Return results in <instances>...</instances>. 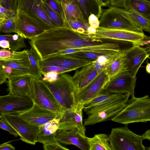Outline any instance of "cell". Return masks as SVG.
<instances>
[{
    "label": "cell",
    "mask_w": 150,
    "mask_h": 150,
    "mask_svg": "<svg viewBox=\"0 0 150 150\" xmlns=\"http://www.w3.org/2000/svg\"><path fill=\"white\" fill-rule=\"evenodd\" d=\"M109 79L104 69L85 87L76 93L78 107L83 109L84 104L94 98L103 91Z\"/></svg>",
    "instance_id": "cell-13"
},
{
    "label": "cell",
    "mask_w": 150,
    "mask_h": 150,
    "mask_svg": "<svg viewBox=\"0 0 150 150\" xmlns=\"http://www.w3.org/2000/svg\"><path fill=\"white\" fill-rule=\"evenodd\" d=\"M0 47L3 49L10 50V45L8 41L6 40L0 41Z\"/></svg>",
    "instance_id": "cell-48"
},
{
    "label": "cell",
    "mask_w": 150,
    "mask_h": 150,
    "mask_svg": "<svg viewBox=\"0 0 150 150\" xmlns=\"http://www.w3.org/2000/svg\"><path fill=\"white\" fill-rule=\"evenodd\" d=\"M87 139L89 150H112L108 136L105 134H95L93 137Z\"/></svg>",
    "instance_id": "cell-31"
},
{
    "label": "cell",
    "mask_w": 150,
    "mask_h": 150,
    "mask_svg": "<svg viewBox=\"0 0 150 150\" xmlns=\"http://www.w3.org/2000/svg\"><path fill=\"white\" fill-rule=\"evenodd\" d=\"M15 17L6 19L4 21L0 27V32L5 33H16Z\"/></svg>",
    "instance_id": "cell-36"
},
{
    "label": "cell",
    "mask_w": 150,
    "mask_h": 150,
    "mask_svg": "<svg viewBox=\"0 0 150 150\" xmlns=\"http://www.w3.org/2000/svg\"><path fill=\"white\" fill-rule=\"evenodd\" d=\"M13 52L9 50L5 49H0V59H6L11 57Z\"/></svg>",
    "instance_id": "cell-45"
},
{
    "label": "cell",
    "mask_w": 150,
    "mask_h": 150,
    "mask_svg": "<svg viewBox=\"0 0 150 150\" xmlns=\"http://www.w3.org/2000/svg\"><path fill=\"white\" fill-rule=\"evenodd\" d=\"M90 27L96 29L99 27V21L98 18L94 14H91L88 18Z\"/></svg>",
    "instance_id": "cell-43"
},
{
    "label": "cell",
    "mask_w": 150,
    "mask_h": 150,
    "mask_svg": "<svg viewBox=\"0 0 150 150\" xmlns=\"http://www.w3.org/2000/svg\"><path fill=\"white\" fill-rule=\"evenodd\" d=\"M112 128L108 139L112 150H150L143 144L144 139L131 131L127 125Z\"/></svg>",
    "instance_id": "cell-5"
},
{
    "label": "cell",
    "mask_w": 150,
    "mask_h": 150,
    "mask_svg": "<svg viewBox=\"0 0 150 150\" xmlns=\"http://www.w3.org/2000/svg\"><path fill=\"white\" fill-rule=\"evenodd\" d=\"M30 97L34 103L62 115L63 108L43 81L32 77Z\"/></svg>",
    "instance_id": "cell-7"
},
{
    "label": "cell",
    "mask_w": 150,
    "mask_h": 150,
    "mask_svg": "<svg viewBox=\"0 0 150 150\" xmlns=\"http://www.w3.org/2000/svg\"><path fill=\"white\" fill-rule=\"evenodd\" d=\"M125 125L150 120V98L148 95L128 99L124 109L111 120Z\"/></svg>",
    "instance_id": "cell-2"
},
{
    "label": "cell",
    "mask_w": 150,
    "mask_h": 150,
    "mask_svg": "<svg viewBox=\"0 0 150 150\" xmlns=\"http://www.w3.org/2000/svg\"><path fill=\"white\" fill-rule=\"evenodd\" d=\"M128 14L130 17L143 30L150 33V19L142 16L132 10L128 11Z\"/></svg>",
    "instance_id": "cell-33"
},
{
    "label": "cell",
    "mask_w": 150,
    "mask_h": 150,
    "mask_svg": "<svg viewBox=\"0 0 150 150\" xmlns=\"http://www.w3.org/2000/svg\"><path fill=\"white\" fill-rule=\"evenodd\" d=\"M18 115L29 123L38 127L61 116L58 113L43 108L34 103L30 109Z\"/></svg>",
    "instance_id": "cell-15"
},
{
    "label": "cell",
    "mask_w": 150,
    "mask_h": 150,
    "mask_svg": "<svg viewBox=\"0 0 150 150\" xmlns=\"http://www.w3.org/2000/svg\"><path fill=\"white\" fill-rule=\"evenodd\" d=\"M32 77L30 74H28L8 78L7 90L8 94L30 97Z\"/></svg>",
    "instance_id": "cell-21"
},
{
    "label": "cell",
    "mask_w": 150,
    "mask_h": 150,
    "mask_svg": "<svg viewBox=\"0 0 150 150\" xmlns=\"http://www.w3.org/2000/svg\"><path fill=\"white\" fill-rule=\"evenodd\" d=\"M58 0L60 2H61L62 1H64V0Z\"/></svg>",
    "instance_id": "cell-55"
},
{
    "label": "cell",
    "mask_w": 150,
    "mask_h": 150,
    "mask_svg": "<svg viewBox=\"0 0 150 150\" xmlns=\"http://www.w3.org/2000/svg\"><path fill=\"white\" fill-rule=\"evenodd\" d=\"M124 51L112 56L107 64L104 70L109 79L119 73L127 70V63Z\"/></svg>",
    "instance_id": "cell-24"
},
{
    "label": "cell",
    "mask_w": 150,
    "mask_h": 150,
    "mask_svg": "<svg viewBox=\"0 0 150 150\" xmlns=\"http://www.w3.org/2000/svg\"><path fill=\"white\" fill-rule=\"evenodd\" d=\"M0 128L8 132L10 134L16 137L19 135L17 132L10 125L0 120Z\"/></svg>",
    "instance_id": "cell-42"
},
{
    "label": "cell",
    "mask_w": 150,
    "mask_h": 150,
    "mask_svg": "<svg viewBox=\"0 0 150 150\" xmlns=\"http://www.w3.org/2000/svg\"><path fill=\"white\" fill-rule=\"evenodd\" d=\"M127 101L104 108L88 115V117L84 120V125H92L97 123L111 120L124 109Z\"/></svg>",
    "instance_id": "cell-20"
},
{
    "label": "cell",
    "mask_w": 150,
    "mask_h": 150,
    "mask_svg": "<svg viewBox=\"0 0 150 150\" xmlns=\"http://www.w3.org/2000/svg\"><path fill=\"white\" fill-rule=\"evenodd\" d=\"M43 81L63 110L78 109L77 91L71 76L65 73L54 82Z\"/></svg>",
    "instance_id": "cell-3"
},
{
    "label": "cell",
    "mask_w": 150,
    "mask_h": 150,
    "mask_svg": "<svg viewBox=\"0 0 150 150\" xmlns=\"http://www.w3.org/2000/svg\"><path fill=\"white\" fill-rule=\"evenodd\" d=\"M67 27L71 28L79 33L87 34V30L90 25L88 22L76 21L66 19Z\"/></svg>",
    "instance_id": "cell-34"
},
{
    "label": "cell",
    "mask_w": 150,
    "mask_h": 150,
    "mask_svg": "<svg viewBox=\"0 0 150 150\" xmlns=\"http://www.w3.org/2000/svg\"><path fill=\"white\" fill-rule=\"evenodd\" d=\"M136 80V76L125 70L110 79L103 90L109 93L127 94L132 97L134 96Z\"/></svg>",
    "instance_id": "cell-11"
},
{
    "label": "cell",
    "mask_w": 150,
    "mask_h": 150,
    "mask_svg": "<svg viewBox=\"0 0 150 150\" xmlns=\"http://www.w3.org/2000/svg\"><path fill=\"white\" fill-rule=\"evenodd\" d=\"M146 70L147 72L149 74L150 73V64L148 63L147 64L146 67Z\"/></svg>",
    "instance_id": "cell-53"
},
{
    "label": "cell",
    "mask_w": 150,
    "mask_h": 150,
    "mask_svg": "<svg viewBox=\"0 0 150 150\" xmlns=\"http://www.w3.org/2000/svg\"><path fill=\"white\" fill-rule=\"evenodd\" d=\"M78 5L85 19L88 20L92 14L99 19L103 12L102 6L97 0H74Z\"/></svg>",
    "instance_id": "cell-28"
},
{
    "label": "cell",
    "mask_w": 150,
    "mask_h": 150,
    "mask_svg": "<svg viewBox=\"0 0 150 150\" xmlns=\"http://www.w3.org/2000/svg\"><path fill=\"white\" fill-rule=\"evenodd\" d=\"M144 139H146L150 140V130L146 131L142 135Z\"/></svg>",
    "instance_id": "cell-51"
},
{
    "label": "cell",
    "mask_w": 150,
    "mask_h": 150,
    "mask_svg": "<svg viewBox=\"0 0 150 150\" xmlns=\"http://www.w3.org/2000/svg\"><path fill=\"white\" fill-rule=\"evenodd\" d=\"M123 8L127 11L132 10L150 19V3L142 0H127Z\"/></svg>",
    "instance_id": "cell-29"
},
{
    "label": "cell",
    "mask_w": 150,
    "mask_h": 150,
    "mask_svg": "<svg viewBox=\"0 0 150 150\" xmlns=\"http://www.w3.org/2000/svg\"><path fill=\"white\" fill-rule=\"evenodd\" d=\"M91 35L99 39L126 42L139 46L146 43L148 40V37L144 33L100 27L96 29L94 34Z\"/></svg>",
    "instance_id": "cell-9"
},
{
    "label": "cell",
    "mask_w": 150,
    "mask_h": 150,
    "mask_svg": "<svg viewBox=\"0 0 150 150\" xmlns=\"http://www.w3.org/2000/svg\"><path fill=\"white\" fill-rule=\"evenodd\" d=\"M60 117L54 118L39 127L37 142L43 144L56 139Z\"/></svg>",
    "instance_id": "cell-25"
},
{
    "label": "cell",
    "mask_w": 150,
    "mask_h": 150,
    "mask_svg": "<svg viewBox=\"0 0 150 150\" xmlns=\"http://www.w3.org/2000/svg\"><path fill=\"white\" fill-rule=\"evenodd\" d=\"M14 21L16 33L30 40L46 30L54 28L42 20L21 9H17Z\"/></svg>",
    "instance_id": "cell-6"
},
{
    "label": "cell",
    "mask_w": 150,
    "mask_h": 150,
    "mask_svg": "<svg viewBox=\"0 0 150 150\" xmlns=\"http://www.w3.org/2000/svg\"></svg>",
    "instance_id": "cell-56"
},
{
    "label": "cell",
    "mask_w": 150,
    "mask_h": 150,
    "mask_svg": "<svg viewBox=\"0 0 150 150\" xmlns=\"http://www.w3.org/2000/svg\"><path fill=\"white\" fill-rule=\"evenodd\" d=\"M100 72L96 69L93 62L76 70L72 77L77 93L88 85Z\"/></svg>",
    "instance_id": "cell-23"
},
{
    "label": "cell",
    "mask_w": 150,
    "mask_h": 150,
    "mask_svg": "<svg viewBox=\"0 0 150 150\" xmlns=\"http://www.w3.org/2000/svg\"><path fill=\"white\" fill-rule=\"evenodd\" d=\"M41 74L43 75L45 74L50 71L57 72L58 74H62L75 70L74 69L64 68L56 66H50L40 67Z\"/></svg>",
    "instance_id": "cell-38"
},
{
    "label": "cell",
    "mask_w": 150,
    "mask_h": 150,
    "mask_svg": "<svg viewBox=\"0 0 150 150\" xmlns=\"http://www.w3.org/2000/svg\"><path fill=\"white\" fill-rule=\"evenodd\" d=\"M58 74L56 72L50 71L48 72L43 76L41 80L52 82L56 81L58 79Z\"/></svg>",
    "instance_id": "cell-41"
},
{
    "label": "cell",
    "mask_w": 150,
    "mask_h": 150,
    "mask_svg": "<svg viewBox=\"0 0 150 150\" xmlns=\"http://www.w3.org/2000/svg\"><path fill=\"white\" fill-rule=\"evenodd\" d=\"M127 63V71L131 75L136 76L142 64L149 57L147 49L140 46L133 45L124 51Z\"/></svg>",
    "instance_id": "cell-16"
},
{
    "label": "cell",
    "mask_w": 150,
    "mask_h": 150,
    "mask_svg": "<svg viewBox=\"0 0 150 150\" xmlns=\"http://www.w3.org/2000/svg\"><path fill=\"white\" fill-rule=\"evenodd\" d=\"M61 3L66 19L88 22L84 19L80 8L74 0H65Z\"/></svg>",
    "instance_id": "cell-26"
},
{
    "label": "cell",
    "mask_w": 150,
    "mask_h": 150,
    "mask_svg": "<svg viewBox=\"0 0 150 150\" xmlns=\"http://www.w3.org/2000/svg\"><path fill=\"white\" fill-rule=\"evenodd\" d=\"M129 96V95L127 94L116 93L114 96L103 100L97 104L88 107H83V110L88 115L104 108L120 103L127 101Z\"/></svg>",
    "instance_id": "cell-27"
},
{
    "label": "cell",
    "mask_w": 150,
    "mask_h": 150,
    "mask_svg": "<svg viewBox=\"0 0 150 150\" xmlns=\"http://www.w3.org/2000/svg\"><path fill=\"white\" fill-rule=\"evenodd\" d=\"M119 52L112 50L105 44L102 43L92 48L89 51H81L64 55L72 58L82 59L93 62L101 57L111 56Z\"/></svg>",
    "instance_id": "cell-22"
},
{
    "label": "cell",
    "mask_w": 150,
    "mask_h": 150,
    "mask_svg": "<svg viewBox=\"0 0 150 150\" xmlns=\"http://www.w3.org/2000/svg\"><path fill=\"white\" fill-rule=\"evenodd\" d=\"M0 118L15 129L22 141L33 145L37 142L39 127L29 123L17 114H3Z\"/></svg>",
    "instance_id": "cell-10"
},
{
    "label": "cell",
    "mask_w": 150,
    "mask_h": 150,
    "mask_svg": "<svg viewBox=\"0 0 150 150\" xmlns=\"http://www.w3.org/2000/svg\"><path fill=\"white\" fill-rule=\"evenodd\" d=\"M5 17L0 12V27L4 21L6 19Z\"/></svg>",
    "instance_id": "cell-52"
},
{
    "label": "cell",
    "mask_w": 150,
    "mask_h": 150,
    "mask_svg": "<svg viewBox=\"0 0 150 150\" xmlns=\"http://www.w3.org/2000/svg\"><path fill=\"white\" fill-rule=\"evenodd\" d=\"M43 2V8L50 17L55 23L58 27H65V21L57 13Z\"/></svg>",
    "instance_id": "cell-35"
},
{
    "label": "cell",
    "mask_w": 150,
    "mask_h": 150,
    "mask_svg": "<svg viewBox=\"0 0 150 150\" xmlns=\"http://www.w3.org/2000/svg\"><path fill=\"white\" fill-rule=\"evenodd\" d=\"M103 41L91 35L61 27L45 31L30 40L29 43L40 60H42L48 56L64 49L91 47Z\"/></svg>",
    "instance_id": "cell-1"
},
{
    "label": "cell",
    "mask_w": 150,
    "mask_h": 150,
    "mask_svg": "<svg viewBox=\"0 0 150 150\" xmlns=\"http://www.w3.org/2000/svg\"><path fill=\"white\" fill-rule=\"evenodd\" d=\"M8 142H6L0 145V150H15V148L11 144L8 143Z\"/></svg>",
    "instance_id": "cell-47"
},
{
    "label": "cell",
    "mask_w": 150,
    "mask_h": 150,
    "mask_svg": "<svg viewBox=\"0 0 150 150\" xmlns=\"http://www.w3.org/2000/svg\"><path fill=\"white\" fill-rule=\"evenodd\" d=\"M144 0V1H147V2L150 3V0Z\"/></svg>",
    "instance_id": "cell-54"
},
{
    "label": "cell",
    "mask_w": 150,
    "mask_h": 150,
    "mask_svg": "<svg viewBox=\"0 0 150 150\" xmlns=\"http://www.w3.org/2000/svg\"><path fill=\"white\" fill-rule=\"evenodd\" d=\"M99 3L102 6H106L109 4V0H97Z\"/></svg>",
    "instance_id": "cell-49"
},
{
    "label": "cell",
    "mask_w": 150,
    "mask_h": 150,
    "mask_svg": "<svg viewBox=\"0 0 150 150\" xmlns=\"http://www.w3.org/2000/svg\"><path fill=\"white\" fill-rule=\"evenodd\" d=\"M26 51L29 59L30 75L34 79L41 80L42 76L39 65L40 59L39 56L32 47Z\"/></svg>",
    "instance_id": "cell-30"
},
{
    "label": "cell",
    "mask_w": 150,
    "mask_h": 150,
    "mask_svg": "<svg viewBox=\"0 0 150 150\" xmlns=\"http://www.w3.org/2000/svg\"><path fill=\"white\" fill-rule=\"evenodd\" d=\"M55 138L59 143L73 144L82 150H89L87 137L77 129H58Z\"/></svg>",
    "instance_id": "cell-19"
},
{
    "label": "cell",
    "mask_w": 150,
    "mask_h": 150,
    "mask_svg": "<svg viewBox=\"0 0 150 150\" xmlns=\"http://www.w3.org/2000/svg\"><path fill=\"white\" fill-rule=\"evenodd\" d=\"M6 40L8 41L10 45V50L11 51H18L26 47L25 42V38L18 34L0 35V41Z\"/></svg>",
    "instance_id": "cell-32"
},
{
    "label": "cell",
    "mask_w": 150,
    "mask_h": 150,
    "mask_svg": "<svg viewBox=\"0 0 150 150\" xmlns=\"http://www.w3.org/2000/svg\"><path fill=\"white\" fill-rule=\"evenodd\" d=\"M42 1L57 13L65 21H66L61 2L58 0H42Z\"/></svg>",
    "instance_id": "cell-37"
},
{
    "label": "cell",
    "mask_w": 150,
    "mask_h": 150,
    "mask_svg": "<svg viewBox=\"0 0 150 150\" xmlns=\"http://www.w3.org/2000/svg\"><path fill=\"white\" fill-rule=\"evenodd\" d=\"M100 18L99 27L144 33L142 29L130 17L124 8L108 6Z\"/></svg>",
    "instance_id": "cell-4"
},
{
    "label": "cell",
    "mask_w": 150,
    "mask_h": 150,
    "mask_svg": "<svg viewBox=\"0 0 150 150\" xmlns=\"http://www.w3.org/2000/svg\"><path fill=\"white\" fill-rule=\"evenodd\" d=\"M7 79L6 76L0 71V85L7 81Z\"/></svg>",
    "instance_id": "cell-50"
},
{
    "label": "cell",
    "mask_w": 150,
    "mask_h": 150,
    "mask_svg": "<svg viewBox=\"0 0 150 150\" xmlns=\"http://www.w3.org/2000/svg\"><path fill=\"white\" fill-rule=\"evenodd\" d=\"M93 62L67 56L64 54H52L40 60V67L56 66L64 68L77 69L88 65Z\"/></svg>",
    "instance_id": "cell-14"
},
{
    "label": "cell",
    "mask_w": 150,
    "mask_h": 150,
    "mask_svg": "<svg viewBox=\"0 0 150 150\" xmlns=\"http://www.w3.org/2000/svg\"><path fill=\"white\" fill-rule=\"evenodd\" d=\"M34 103L28 96H17L8 94L0 96V118L3 114H19L30 109Z\"/></svg>",
    "instance_id": "cell-12"
},
{
    "label": "cell",
    "mask_w": 150,
    "mask_h": 150,
    "mask_svg": "<svg viewBox=\"0 0 150 150\" xmlns=\"http://www.w3.org/2000/svg\"><path fill=\"white\" fill-rule=\"evenodd\" d=\"M127 0H109L110 6L123 8L124 3Z\"/></svg>",
    "instance_id": "cell-46"
},
{
    "label": "cell",
    "mask_w": 150,
    "mask_h": 150,
    "mask_svg": "<svg viewBox=\"0 0 150 150\" xmlns=\"http://www.w3.org/2000/svg\"><path fill=\"white\" fill-rule=\"evenodd\" d=\"M64 110L59 118L58 129H77L84 135L86 129L83 123L82 110Z\"/></svg>",
    "instance_id": "cell-17"
},
{
    "label": "cell",
    "mask_w": 150,
    "mask_h": 150,
    "mask_svg": "<svg viewBox=\"0 0 150 150\" xmlns=\"http://www.w3.org/2000/svg\"><path fill=\"white\" fill-rule=\"evenodd\" d=\"M17 9L24 11L33 17L42 20L53 28L58 27L45 11L42 0H18Z\"/></svg>",
    "instance_id": "cell-18"
},
{
    "label": "cell",
    "mask_w": 150,
    "mask_h": 150,
    "mask_svg": "<svg viewBox=\"0 0 150 150\" xmlns=\"http://www.w3.org/2000/svg\"><path fill=\"white\" fill-rule=\"evenodd\" d=\"M18 0H0V5L4 8L17 12Z\"/></svg>",
    "instance_id": "cell-39"
},
{
    "label": "cell",
    "mask_w": 150,
    "mask_h": 150,
    "mask_svg": "<svg viewBox=\"0 0 150 150\" xmlns=\"http://www.w3.org/2000/svg\"><path fill=\"white\" fill-rule=\"evenodd\" d=\"M10 57L0 59V71L9 78L29 74V63L26 50L12 51Z\"/></svg>",
    "instance_id": "cell-8"
},
{
    "label": "cell",
    "mask_w": 150,
    "mask_h": 150,
    "mask_svg": "<svg viewBox=\"0 0 150 150\" xmlns=\"http://www.w3.org/2000/svg\"><path fill=\"white\" fill-rule=\"evenodd\" d=\"M43 145L44 149L45 150H69L61 145L56 139L50 142L44 144Z\"/></svg>",
    "instance_id": "cell-40"
},
{
    "label": "cell",
    "mask_w": 150,
    "mask_h": 150,
    "mask_svg": "<svg viewBox=\"0 0 150 150\" xmlns=\"http://www.w3.org/2000/svg\"><path fill=\"white\" fill-rule=\"evenodd\" d=\"M0 12L6 19L15 17L16 12L11 11L0 6Z\"/></svg>",
    "instance_id": "cell-44"
}]
</instances>
